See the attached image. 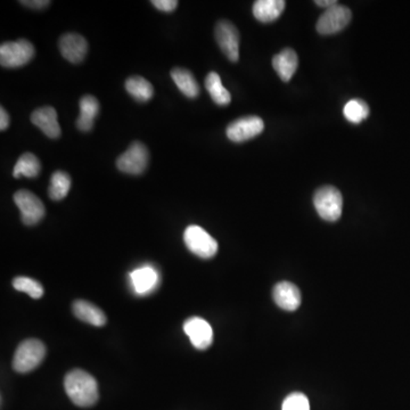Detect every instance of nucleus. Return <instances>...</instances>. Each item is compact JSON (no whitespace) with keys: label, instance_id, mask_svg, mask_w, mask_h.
I'll use <instances>...</instances> for the list:
<instances>
[{"label":"nucleus","instance_id":"f257e3e1","mask_svg":"<svg viewBox=\"0 0 410 410\" xmlns=\"http://www.w3.org/2000/svg\"><path fill=\"white\" fill-rule=\"evenodd\" d=\"M66 395L78 407H91L100 398L96 379L82 370H73L64 379Z\"/></svg>","mask_w":410,"mask_h":410},{"label":"nucleus","instance_id":"f03ea898","mask_svg":"<svg viewBox=\"0 0 410 410\" xmlns=\"http://www.w3.org/2000/svg\"><path fill=\"white\" fill-rule=\"evenodd\" d=\"M46 356V347L36 338L23 341L16 349L13 358V368L17 373L26 374L35 370Z\"/></svg>","mask_w":410,"mask_h":410},{"label":"nucleus","instance_id":"7ed1b4c3","mask_svg":"<svg viewBox=\"0 0 410 410\" xmlns=\"http://www.w3.org/2000/svg\"><path fill=\"white\" fill-rule=\"evenodd\" d=\"M313 204L322 219L334 223L340 219L343 209L341 191L333 186H324L315 193Z\"/></svg>","mask_w":410,"mask_h":410},{"label":"nucleus","instance_id":"20e7f679","mask_svg":"<svg viewBox=\"0 0 410 410\" xmlns=\"http://www.w3.org/2000/svg\"><path fill=\"white\" fill-rule=\"evenodd\" d=\"M35 56V47L29 40L7 41L0 46V64L7 69H15L28 64Z\"/></svg>","mask_w":410,"mask_h":410},{"label":"nucleus","instance_id":"39448f33","mask_svg":"<svg viewBox=\"0 0 410 410\" xmlns=\"http://www.w3.org/2000/svg\"><path fill=\"white\" fill-rule=\"evenodd\" d=\"M184 242L191 253L202 259H211L218 252L216 239L200 226L187 227L184 234Z\"/></svg>","mask_w":410,"mask_h":410},{"label":"nucleus","instance_id":"423d86ee","mask_svg":"<svg viewBox=\"0 0 410 410\" xmlns=\"http://www.w3.org/2000/svg\"><path fill=\"white\" fill-rule=\"evenodd\" d=\"M150 153L141 141H134L128 150L116 160V166L121 173L128 175H141L148 166Z\"/></svg>","mask_w":410,"mask_h":410},{"label":"nucleus","instance_id":"0eeeda50","mask_svg":"<svg viewBox=\"0 0 410 410\" xmlns=\"http://www.w3.org/2000/svg\"><path fill=\"white\" fill-rule=\"evenodd\" d=\"M352 19V13L348 7L336 5L326 10L317 22V31L320 35L329 36L342 31Z\"/></svg>","mask_w":410,"mask_h":410},{"label":"nucleus","instance_id":"6e6552de","mask_svg":"<svg viewBox=\"0 0 410 410\" xmlns=\"http://www.w3.org/2000/svg\"><path fill=\"white\" fill-rule=\"evenodd\" d=\"M14 202L21 211V219L25 225H37L44 218L46 213L44 203L31 191H16Z\"/></svg>","mask_w":410,"mask_h":410},{"label":"nucleus","instance_id":"1a4fd4ad","mask_svg":"<svg viewBox=\"0 0 410 410\" xmlns=\"http://www.w3.org/2000/svg\"><path fill=\"white\" fill-rule=\"evenodd\" d=\"M214 36L220 49L228 60L237 62L239 58V32L235 25L229 21H220L216 23Z\"/></svg>","mask_w":410,"mask_h":410},{"label":"nucleus","instance_id":"9d476101","mask_svg":"<svg viewBox=\"0 0 410 410\" xmlns=\"http://www.w3.org/2000/svg\"><path fill=\"white\" fill-rule=\"evenodd\" d=\"M265 129L263 120L257 116H249L235 120L227 128V137L234 143H243L260 135Z\"/></svg>","mask_w":410,"mask_h":410},{"label":"nucleus","instance_id":"9b49d317","mask_svg":"<svg viewBox=\"0 0 410 410\" xmlns=\"http://www.w3.org/2000/svg\"><path fill=\"white\" fill-rule=\"evenodd\" d=\"M186 336L191 340V345L198 350H205L212 345L213 331L210 324L200 317H191L184 324Z\"/></svg>","mask_w":410,"mask_h":410},{"label":"nucleus","instance_id":"f8f14e48","mask_svg":"<svg viewBox=\"0 0 410 410\" xmlns=\"http://www.w3.org/2000/svg\"><path fill=\"white\" fill-rule=\"evenodd\" d=\"M61 54L65 60L78 64L85 60L88 53V42L78 33H66L58 41Z\"/></svg>","mask_w":410,"mask_h":410},{"label":"nucleus","instance_id":"ddd939ff","mask_svg":"<svg viewBox=\"0 0 410 410\" xmlns=\"http://www.w3.org/2000/svg\"><path fill=\"white\" fill-rule=\"evenodd\" d=\"M31 123L52 139H56L62 134L56 111L53 107H45L36 110L31 114Z\"/></svg>","mask_w":410,"mask_h":410},{"label":"nucleus","instance_id":"4468645a","mask_svg":"<svg viewBox=\"0 0 410 410\" xmlns=\"http://www.w3.org/2000/svg\"><path fill=\"white\" fill-rule=\"evenodd\" d=\"M274 300L284 310L294 311L300 307L301 293L292 283L281 282L274 287Z\"/></svg>","mask_w":410,"mask_h":410},{"label":"nucleus","instance_id":"2eb2a0df","mask_svg":"<svg viewBox=\"0 0 410 410\" xmlns=\"http://www.w3.org/2000/svg\"><path fill=\"white\" fill-rule=\"evenodd\" d=\"M130 281L137 294H148L159 284V274L152 267H141L130 274Z\"/></svg>","mask_w":410,"mask_h":410},{"label":"nucleus","instance_id":"dca6fc26","mask_svg":"<svg viewBox=\"0 0 410 410\" xmlns=\"http://www.w3.org/2000/svg\"><path fill=\"white\" fill-rule=\"evenodd\" d=\"M273 66L283 81H290L298 70V55L291 48H286L274 56Z\"/></svg>","mask_w":410,"mask_h":410},{"label":"nucleus","instance_id":"f3484780","mask_svg":"<svg viewBox=\"0 0 410 410\" xmlns=\"http://www.w3.org/2000/svg\"><path fill=\"white\" fill-rule=\"evenodd\" d=\"M284 0H258L253 5V15L262 23H271L279 19L285 10Z\"/></svg>","mask_w":410,"mask_h":410},{"label":"nucleus","instance_id":"a211bd4d","mask_svg":"<svg viewBox=\"0 0 410 410\" xmlns=\"http://www.w3.org/2000/svg\"><path fill=\"white\" fill-rule=\"evenodd\" d=\"M73 313L78 320L93 326H104L107 324V316L100 308L88 301H75L72 307Z\"/></svg>","mask_w":410,"mask_h":410},{"label":"nucleus","instance_id":"6ab92c4d","mask_svg":"<svg viewBox=\"0 0 410 410\" xmlns=\"http://www.w3.org/2000/svg\"><path fill=\"white\" fill-rule=\"evenodd\" d=\"M100 112L98 100L91 96L85 95L80 100V116L77 120V128L84 132H90L94 127V120Z\"/></svg>","mask_w":410,"mask_h":410},{"label":"nucleus","instance_id":"aec40b11","mask_svg":"<svg viewBox=\"0 0 410 410\" xmlns=\"http://www.w3.org/2000/svg\"><path fill=\"white\" fill-rule=\"evenodd\" d=\"M171 78L178 87L179 90L188 98H196L200 94V86H198L194 75L188 70L182 68H175L171 71Z\"/></svg>","mask_w":410,"mask_h":410},{"label":"nucleus","instance_id":"412c9836","mask_svg":"<svg viewBox=\"0 0 410 410\" xmlns=\"http://www.w3.org/2000/svg\"><path fill=\"white\" fill-rule=\"evenodd\" d=\"M205 88L209 91L211 98L214 103L220 107H226L230 103L232 96L229 91L223 87L220 75L216 72H210L205 78Z\"/></svg>","mask_w":410,"mask_h":410},{"label":"nucleus","instance_id":"4be33fe9","mask_svg":"<svg viewBox=\"0 0 410 410\" xmlns=\"http://www.w3.org/2000/svg\"><path fill=\"white\" fill-rule=\"evenodd\" d=\"M125 89L141 103H146L153 97V86L143 77H130L125 81Z\"/></svg>","mask_w":410,"mask_h":410},{"label":"nucleus","instance_id":"5701e85b","mask_svg":"<svg viewBox=\"0 0 410 410\" xmlns=\"http://www.w3.org/2000/svg\"><path fill=\"white\" fill-rule=\"evenodd\" d=\"M40 161L35 154L24 153L16 162L13 170V175L15 178H19L21 175L26 178H36L40 173Z\"/></svg>","mask_w":410,"mask_h":410},{"label":"nucleus","instance_id":"b1692460","mask_svg":"<svg viewBox=\"0 0 410 410\" xmlns=\"http://www.w3.org/2000/svg\"><path fill=\"white\" fill-rule=\"evenodd\" d=\"M71 188V177L64 171L54 173L50 178L48 194L54 200H61L69 194Z\"/></svg>","mask_w":410,"mask_h":410},{"label":"nucleus","instance_id":"393cba45","mask_svg":"<svg viewBox=\"0 0 410 410\" xmlns=\"http://www.w3.org/2000/svg\"><path fill=\"white\" fill-rule=\"evenodd\" d=\"M345 119L351 123H361L370 116V107L363 100H351L343 109Z\"/></svg>","mask_w":410,"mask_h":410},{"label":"nucleus","instance_id":"a878e982","mask_svg":"<svg viewBox=\"0 0 410 410\" xmlns=\"http://www.w3.org/2000/svg\"><path fill=\"white\" fill-rule=\"evenodd\" d=\"M13 286L16 291L24 292L32 299H40L44 295V287L40 283L29 277H16L13 279Z\"/></svg>","mask_w":410,"mask_h":410},{"label":"nucleus","instance_id":"bb28decb","mask_svg":"<svg viewBox=\"0 0 410 410\" xmlns=\"http://www.w3.org/2000/svg\"><path fill=\"white\" fill-rule=\"evenodd\" d=\"M282 410H310V404L306 395L295 392L284 400Z\"/></svg>","mask_w":410,"mask_h":410},{"label":"nucleus","instance_id":"cd10ccee","mask_svg":"<svg viewBox=\"0 0 410 410\" xmlns=\"http://www.w3.org/2000/svg\"><path fill=\"white\" fill-rule=\"evenodd\" d=\"M150 3L154 7H157V10L166 13L173 12L178 6L177 0H152Z\"/></svg>","mask_w":410,"mask_h":410},{"label":"nucleus","instance_id":"c85d7f7f","mask_svg":"<svg viewBox=\"0 0 410 410\" xmlns=\"http://www.w3.org/2000/svg\"><path fill=\"white\" fill-rule=\"evenodd\" d=\"M19 3L24 5V6L30 7V8L41 10L44 7H47L50 1H48V0H24V1H19Z\"/></svg>","mask_w":410,"mask_h":410},{"label":"nucleus","instance_id":"c756f323","mask_svg":"<svg viewBox=\"0 0 410 410\" xmlns=\"http://www.w3.org/2000/svg\"><path fill=\"white\" fill-rule=\"evenodd\" d=\"M8 125H10V116L3 107H0V130L1 132L6 130Z\"/></svg>","mask_w":410,"mask_h":410},{"label":"nucleus","instance_id":"7c9ffc66","mask_svg":"<svg viewBox=\"0 0 410 410\" xmlns=\"http://www.w3.org/2000/svg\"><path fill=\"white\" fill-rule=\"evenodd\" d=\"M315 3H316L317 6L324 7L326 10L331 8V7L336 6L338 1L336 0H317Z\"/></svg>","mask_w":410,"mask_h":410}]
</instances>
